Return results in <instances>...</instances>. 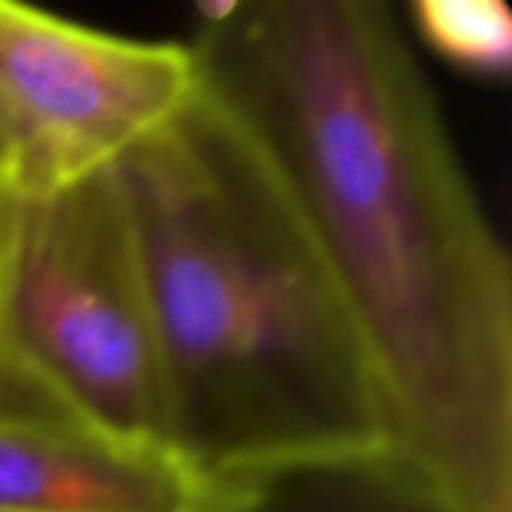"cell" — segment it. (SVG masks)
Returning a JSON list of instances; mask_svg holds the SVG:
<instances>
[{
    "label": "cell",
    "instance_id": "6da1fadb",
    "mask_svg": "<svg viewBox=\"0 0 512 512\" xmlns=\"http://www.w3.org/2000/svg\"><path fill=\"white\" fill-rule=\"evenodd\" d=\"M192 48L342 288L399 453L459 512H512L510 255L399 12L201 3Z\"/></svg>",
    "mask_w": 512,
    "mask_h": 512
},
{
    "label": "cell",
    "instance_id": "7a4b0ae2",
    "mask_svg": "<svg viewBox=\"0 0 512 512\" xmlns=\"http://www.w3.org/2000/svg\"><path fill=\"white\" fill-rule=\"evenodd\" d=\"M168 447L219 483L399 453L369 342L279 177L201 84L120 168Z\"/></svg>",
    "mask_w": 512,
    "mask_h": 512
},
{
    "label": "cell",
    "instance_id": "3957f363",
    "mask_svg": "<svg viewBox=\"0 0 512 512\" xmlns=\"http://www.w3.org/2000/svg\"><path fill=\"white\" fill-rule=\"evenodd\" d=\"M0 417L171 450L147 282L117 171L63 192L0 183Z\"/></svg>",
    "mask_w": 512,
    "mask_h": 512
},
{
    "label": "cell",
    "instance_id": "277c9868",
    "mask_svg": "<svg viewBox=\"0 0 512 512\" xmlns=\"http://www.w3.org/2000/svg\"><path fill=\"white\" fill-rule=\"evenodd\" d=\"M198 90L192 45L0 0V183L63 192L111 174Z\"/></svg>",
    "mask_w": 512,
    "mask_h": 512
},
{
    "label": "cell",
    "instance_id": "5b68a950",
    "mask_svg": "<svg viewBox=\"0 0 512 512\" xmlns=\"http://www.w3.org/2000/svg\"><path fill=\"white\" fill-rule=\"evenodd\" d=\"M258 483H219L165 447L0 417V512H246Z\"/></svg>",
    "mask_w": 512,
    "mask_h": 512
},
{
    "label": "cell",
    "instance_id": "8992f818",
    "mask_svg": "<svg viewBox=\"0 0 512 512\" xmlns=\"http://www.w3.org/2000/svg\"><path fill=\"white\" fill-rule=\"evenodd\" d=\"M246 512H459L402 453L258 483Z\"/></svg>",
    "mask_w": 512,
    "mask_h": 512
},
{
    "label": "cell",
    "instance_id": "52a82bcc",
    "mask_svg": "<svg viewBox=\"0 0 512 512\" xmlns=\"http://www.w3.org/2000/svg\"><path fill=\"white\" fill-rule=\"evenodd\" d=\"M411 27L456 69L504 78L512 66V12L504 0H417Z\"/></svg>",
    "mask_w": 512,
    "mask_h": 512
}]
</instances>
